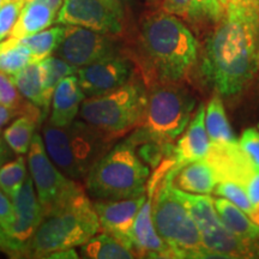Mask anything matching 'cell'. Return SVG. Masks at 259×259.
<instances>
[{
  "instance_id": "6da1fadb",
  "label": "cell",
  "mask_w": 259,
  "mask_h": 259,
  "mask_svg": "<svg viewBox=\"0 0 259 259\" xmlns=\"http://www.w3.org/2000/svg\"><path fill=\"white\" fill-rule=\"evenodd\" d=\"M199 69L221 96L247 87L259 70V3L227 2L222 19L206 34Z\"/></svg>"
},
{
  "instance_id": "7a4b0ae2",
  "label": "cell",
  "mask_w": 259,
  "mask_h": 259,
  "mask_svg": "<svg viewBox=\"0 0 259 259\" xmlns=\"http://www.w3.org/2000/svg\"><path fill=\"white\" fill-rule=\"evenodd\" d=\"M126 47L147 87L155 82L185 83L199 63V42L194 32L161 9L142 16Z\"/></svg>"
},
{
  "instance_id": "3957f363",
  "label": "cell",
  "mask_w": 259,
  "mask_h": 259,
  "mask_svg": "<svg viewBox=\"0 0 259 259\" xmlns=\"http://www.w3.org/2000/svg\"><path fill=\"white\" fill-rule=\"evenodd\" d=\"M148 105V88L139 71L118 89L87 97L79 119L114 143L143 124Z\"/></svg>"
},
{
  "instance_id": "277c9868",
  "label": "cell",
  "mask_w": 259,
  "mask_h": 259,
  "mask_svg": "<svg viewBox=\"0 0 259 259\" xmlns=\"http://www.w3.org/2000/svg\"><path fill=\"white\" fill-rule=\"evenodd\" d=\"M100 229L101 226L94 203L84 191L54 212L45 216L28 244L25 255L47 258L53 252L82 246Z\"/></svg>"
},
{
  "instance_id": "5b68a950",
  "label": "cell",
  "mask_w": 259,
  "mask_h": 259,
  "mask_svg": "<svg viewBox=\"0 0 259 259\" xmlns=\"http://www.w3.org/2000/svg\"><path fill=\"white\" fill-rule=\"evenodd\" d=\"M42 136L53 163L65 176L80 183L114 144L80 119L69 127H57L47 121Z\"/></svg>"
},
{
  "instance_id": "8992f818",
  "label": "cell",
  "mask_w": 259,
  "mask_h": 259,
  "mask_svg": "<svg viewBox=\"0 0 259 259\" xmlns=\"http://www.w3.org/2000/svg\"><path fill=\"white\" fill-rule=\"evenodd\" d=\"M147 88L144 121L128 138L135 144L147 141L171 144L189 126L196 99L184 82H155Z\"/></svg>"
},
{
  "instance_id": "52a82bcc",
  "label": "cell",
  "mask_w": 259,
  "mask_h": 259,
  "mask_svg": "<svg viewBox=\"0 0 259 259\" xmlns=\"http://www.w3.org/2000/svg\"><path fill=\"white\" fill-rule=\"evenodd\" d=\"M147 192L153 197L155 227L176 258H209L198 227L177 196L170 171L158 181L149 180Z\"/></svg>"
},
{
  "instance_id": "ba28073f",
  "label": "cell",
  "mask_w": 259,
  "mask_h": 259,
  "mask_svg": "<svg viewBox=\"0 0 259 259\" xmlns=\"http://www.w3.org/2000/svg\"><path fill=\"white\" fill-rule=\"evenodd\" d=\"M150 168L138 156L136 144L127 138L101 158L84 181L96 200L135 198L147 192Z\"/></svg>"
},
{
  "instance_id": "9c48e42d",
  "label": "cell",
  "mask_w": 259,
  "mask_h": 259,
  "mask_svg": "<svg viewBox=\"0 0 259 259\" xmlns=\"http://www.w3.org/2000/svg\"><path fill=\"white\" fill-rule=\"evenodd\" d=\"M27 161L45 216L54 212L87 190L80 181L70 179L53 163L38 134H35L32 138Z\"/></svg>"
},
{
  "instance_id": "30bf717a",
  "label": "cell",
  "mask_w": 259,
  "mask_h": 259,
  "mask_svg": "<svg viewBox=\"0 0 259 259\" xmlns=\"http://www.w3.org/2000/svg\"><path fill=\"white\" fill-rule=\"evenodd\" d=\"M126 48V41L119 36L78 25H66L65 36L57 54L79 69L121 53Z\"/></svg>"
},
{
  "instance_id": "8fae6325",
  "label": "cell",
  "mask_w": 259,
  "mask_h": 259,
  "mask_svg": "<svg viewBox=\"0 0 259 259\" xmlns=\"http://www.w3.org/2000/svg\"><path fill=\"white\" fill-rule=\"evenodd\" d=\"M57 23L78 25L105 34L124 38L128 37V30L115 12L105 0H64Z\"/></svg>"
},
{
  "instance_id": "7c38bea8",
  "label": "cell",
  "mask_w": 259,
  "mask_h": 259,
  "mask_svg": "<svg viewBox=\"0 0 259 259\" xmlns=\"http://www.w3.org/2000/svg\"><path fill=\"white\" fill-rule=\"evenodd\" d=\"M137 70L126 48L121 53L79 67L77 77L85 97H92L118 89L131 79Z\"/></svg>"
},
{
  "instance_id": "4fadbf2b",
  "label": "cell",
  "mask_w": 259,
  "mask_h": 259,
  "mask_svg": "<svg viewBox=\"0 0 259 259\" xmlns=\"http://www.w3.org/2000/svg\"><path fill=\"white\" fill-rule=\"evenodd\" d=\"M148 193L135 198L100 199L94 203L103 232L121 241L135 253L134 226ZM137 258V257H136Z\"/></svg>"
},
{
  "instance_id": "5bb4252c",
  "label": "cell",
  "mask_w": 259,
  "mask_h": 259,
  "mask_svg": "<svg viewBox=\"0 0 259 259\" xmlns=\"http://www.w3.org/2000/svg\"><path fill=\"white\" fill-rule=\"evenodd\" d=\"M34 186L31 177H28L17 196L12 199L15 205V222L8 235L19 245L23 255L27 253L28 244L45 218L44 209Z\"/></svg>"
},
{
  "instance_id": "9a60e30c",
  "label": "cell",
  "mask_w": 259,
  "mask_h": 259,
  "mask_svg": "<svg viewBox=\"0 0 259 259\" xmlns=\"http://www.w3.org/2000/svg\"><path fill=\"white\" fill-rule=\"evenodd\" d=\"M161 10L177 16L194 34H208L226 11L222 0H162Z\"/></svg>"
},
{
  "instance_id": "2e32d148",
  "label": "cell",
  "mask_w": 259,
  "mask_h": 259,
  "mask_svg": "<svg viewBox=\"0 0 259 259\" xmlns=\"http://www.w3.org/2000/svg\"><path fill=\"white\" fill-rule=\"evenodd\" d=\"M210 145L211 141L205 127V106L202 103L187 128L183 132L177 145L173 148V166L170 167V170L176 173L186 164L204 160L208 156Z\"/></svg>"
},
{
  "instance_id": "e0dca14e",
  "label": "cell",
  "mask_w": 259,
  "mask_h": 259,
  "mask_svg": "<svg viewBox=\"0 0 259 259\" xmlns=\"http://www.w3.org/2000/svg\"><path fill=\"white\" fill-rule=\"evenodd\" d=\"M205 160L211 164L215 170L219 183L234 181L245 187L250 178L257 170L239 143H211Z\"/></svg>"
},
{
  "instance_id": "ac0fdd59",
  "label": "cell",
  "mask_w": 259,
  "mask_h": 259,
  "mask_svg": "<svg viewBox=\"0 0 259 259\" xmlns=\"http://www.w3.org/2000/svg\"><path fill=\"white\" fill-rule=\"evenodd\" d=\"M148 193V192H147ZM135 254L137 258H176L173 251L158 234L153 219V197L148 193L147 199L134 226Z\"/></svg>"
},
{
  "instance_id": "d6986e66",
  "label": "cell",
  "mask_w": 259,
  "mask_h": 259,
  "mask_svg": "<svg viewBox=\"0 0 259 259\" xmlns=\"http://www.w3.org/2000/svg\"><path fill=\"white\" fill-rule=\"evenodd\" d=\"M85 94L76 74L67 76L58 84L52 97V109L48 122L57 127H69L79 114Z\"/></svg>"
},
{
  "instance_id": "ffe728a7",
  "label": "cell",
  "mask_w": 259,
  "mask_h": 259,
  "mask_svg": "<svg viewBox=\"0 0 259 259\" xmlns=\"http://www.w3.org/2000/svg\"><path fill=\"white\" fill-rule=\"evenodd\" d=\"M169 171L173 176V185L184 192L211 194L219 184L215 170L205 158L186 164L176 173Z\"/></svg>"
},
{
  "instance_id": "44dd1931",
  "label": "cell",
  "mask_w": 259,
  "mask_h": 259,
  "mask_svg": "<svg viewBox=\"0 0 259 259\" xmlns=\"http://www.w3.org/2000/svg\"><path fill=\"white\" fill-rule=\"evenodd\" d=\"M57 16L58 14L37 0L25 3L17 22L10 32V37L21 38L37 34L50 28L54 21H57Z\"/></svg>"
},
{
  "instance_id": "7402d4cb",
  "label": "cell",
  "mask_w": 259,
  "mask_h": 259,
  "mask_svg": "<svg viewBox=\"0 0 259 259\" xmlns=\"http://www.w3.org/2000/svg\"><path fill=\"white\" fill-rule=\"evenodd\" d=\"M213 204L223 225L229 231L245 240L259 242V226L240 208L223 197L213 198Z\"/></svg>"
},
{
  "instance_id": "603a6c76",
  "label": "cell",
  "mask_w": 259,
  "mask_h": 259,
  "mask_svg": "<svg viewBox=\"0 0 259 259\" xmlns=\"http://www.w3.org/2000/svg\"><path fill=\"white\" fill-rule=\"evenodd\" d=\"M11 77L24 99L41 108L44 116H46L50 105L47 103L46 96H45L44 72H42L40 61L28 65L27 67Z\"/></svg>"
},
{
  "instance_id": "cb8c5ba5",
  "label": "cell",
  "mask_w": 259,
  "mask_h": 259,
  "mask_svg": "<svg viewBox=\"0 0 259 259\" xmlns=\"http://www.w3.org/2000/svg\"><path fill=\"white\" fill-rule=\"evenodd\" d=\"M205 127L213 144L239 143L227 118L225 106L219 94L213 95L205 107Z\"/></svg>"
},
{
  "instance_id": "d4e9b609",
  "label": "cell",
  "mask_w": 259,
  "mask_h": 259,
  "mask_svg": "<svg viewBox=\"0 0 259 259\" xmlns=\"http://www.w3.org/2000/svg\"><path fill=\"white\" fill-rule=\"evenodd\" d=\"M80 257L87 259H130L136 254L114 236L103 232L80 246Z\"/></svg>"
},
{
  "instance_id": "484cf974",
  "label": "cell",
  "mask_w": 259,
  "mask_h": 259,
  "mask_svg": "<svg viewBox=\"0 0 259 259\" xmlns=\"http://www.w3.org/2000/svg\"><path fill=\"white\" fill-rule=\"evenodd\" d=\"M42 121H44V118L41 115H19L11 125L5 128L4 135H3L5 143L16 154H27L35 136V130Z\"/></svg>"
},
{
  "instance_id": "4316f807",
  "label": "cell",
  "mask_w": 259,
  "mask_h": 259,
  "mask_svg": "<svg viewBox=\"0 0 259 259\" xmlns=\"http://www.w3.org/2000/svg\"><path fill=\"white\" fill-rule=\"evenodd\" d=\"M36 61L38 60L32 52L19 44L17 38L9 37L0 42V72L14 76Z\"/></svg>"
},
{
  "instance_id": "83f0119b",
  "label": "cell",
  "mask_w": 259,
  "mask_h": 259,
  "mask_svg": "<svg viewBox=\"0 0 259 259\" xmlns=\"http://www.w3.org/2000/svg\"><path fill=\"white\" fill-rule=\"evenodd\" d=\"M65 31H66V25L64 27L58 25L54 28L45 29V30L30 35V36L17 38V41L27 46L36 57V59L41 61L51 57L52 53L57 52L65 36Z\"/></svg>"
},
{
  "instance_id": "f1b7e54d",
  "label": "cell",
  "mask_w": 259,
  "mask_h": 259,
  "mask_svg": "<svg viewBox=\"0 0 259 259\" xmlns=\"http://www.w3.org/2000/svg\"><path fill=\"white\" fill-rule=\"evenodd\" d=\"M42 72H44V83H45V96L48 105H51L53 93L57 85L63 80L65 77L77 74L78 67L73 66L66 60L61 59L60 57H48L46 59L41 60Z\"/></svg>"
},
{
  "instance_id": "f546056e",
  "label": "cell",
  "mask_w": 259,
  "mask_h": 259,
  "mask_svg": "<svg viewBox=\"0 0 259 259\" xmlns=\"http://www.w3.org/2000/svg\"><path fill=\"white\" fill-rule=\"evenodd\" d=\"M213 193L216 196L231 200L259 226V206L253 204L248 197L247 191L240 184L234 183V181H221L215 187Z\"/></svg>"
},
{
  "instance_id": "4dcf8cb0",
  "label": "cell",
  "mask_w": 259,
  "mask_h": 259,
  "mask_svg": "<svg viewBox=\"0 0 259 259\" xmlns=\"http://www.w3.org/2000/svg\"><path fill=\"white\" fill-rule=\"evenodd\" d=\"M25 158L19 156L0 167V189L9 198L14 199L27 180Z\"/></svg>"
},
{
  "instance_id": "1f68e13d",
  "label": "cell",
  "mask_w": 259,
  "mask_h": 259,
  "mask_svg": "<svg viewBox=\"0 0 259 259\" xmlns=\"http://www.w3.org/2000/svg\"><path fill=\"white\" fill-rule=\"evenodd\" d=\"M24 5V3H5L0 8V42L10 36Z\"/></svg>"
},
{
  "instance_id": "d6a6232c",
  "label": "cell",
  "mask_w": 259,
  "mask_h": 259,
  "mask_svg": "<svg viewBox=\"0 0 259 259\" xmlns=\"http://www.w3.org/2000/svg\"><path fill=\"white\" fill-rule=\"evenodd\" d=\"M239 144L255 169L259 171V130L257 131L252 127L246 128L241 134Z\"/></svg>"
},
{
  "instance_id": "836d02e7",
  "label": "cell",
  "mask_w": 259,
  "mask_h": 259,
  "mask_svg": "<svg viewBox=\"0 0 259 259\" xmlns=\"http://www.w3.org/2000/svg\"><path fill=\"white\" fill-rule=\"evenodd\" d=\"M15 222V205L11 198L0 189V228L6 234L10 232Z\"/></svg>"
},
{
  "instance_id": "e575fe53",
  "label": "cell",
  "mask_w": 259,
  "mask_h": 259,
  "mask_svg": "<svg viewBox=\"0 0 259 259\" xmlns=\"http://www.w3.org/2000/svg\"><path fill=\"white\" fill-rule=\"evenodd\" d=\"M105 2L115 12V15L121 19L122 23L126 25L130 36V34H131L130 22H131L132 14H134V0H105Z\"/></svg>"
},
{
  "instance_id": "d590c367",
  "label": "cell",
  "mask_w": 259,
  "mask_h": 259,
  "mask_svg": "<svg viewBox=\"0 0 259 259\" xmlns=\"http://www.w3.org/2000/svg\"><path fill=\"white\" fill-rule=\"evenodd\" d=\"M0 251L15 255V257L23 255V251L19 247V245L16 244L2 228H0Z\"/></svg>"
},
{
  "instance_id": "8d00e7d4",
  "label": "cell",
  "mask_w": 259,
  "mask_h": 259,
  "mask_svg": "<svg viewBox=\"0 0 259 259\" xmlns=\"http://www.w3.org/2000/svg\"><path fill=\"white\" fill-rule=\"evenodd\" d=\"M246 191H247L248 197L253 202V204L259 206V171L255 170L253 176L250 178L245 186Z\"/></svg>"
},
{
  "instance_id": "74e56055",
  "label": "cell",
  "mask_w": 259,
  "mask_h": 259,
  "mask_svg": "<svg viewBox=\"0 0 259 259\" xmlns=\"http://www.w3.org/2000/svg\"><path fill=\"white\" fill-rule=\"evenodd\" d=\"M16 116H19V113L17 111L9 108V107L0 103V130L8 125Z\"/></svg>"
},
{
  "instance_id": "f35d334b",
  "label": "cell",
  "mask_w": 259,
  "mask_h": 259,
  "mask_svg": "<svg viewBox=\"0 0 259 259\" xmlns=\"http://www.w3.org/2000/svg\"><path fill=\"white\" fill-rule=\"evenodd\" d=\"M37 2L47 5L48 8H50L52 11L56 12V14H59L61 6L64 4V0H37Z\"/></svg>"
},
{
  "instance_id": "ab89813d",
  "label": "cell",
  "mask_w": 259,
  "mask_h": 259,
  "mask_svg": "<svg viewBox=\"0 0 259 259\" xmlns=\"http://www.w3.org/2000/svg\"><path fill=\"white\" fill-rule=\"evenodd\" d=\"M145 4L151 9H160L162 0H144Z\"/></svg>"
},
{
  "instance_id": "60d3db41",
  "label": "cell",
  "mask_w": 259,
  "mask_h": 259,
  "mask_svg": "<svg viewBox=\"0 0 259 259\" xmlns=\"http://www.w3.org/2000/svg\"><path fill=\"white\" fill-rule=\"evenodd\" d=\"M5 154H6V151H5L4 143H3V139H2V137H0V163H2L3 160H4Z\"/></svg>"
},
{
  "instance_id": "b9f144b4",
  "label": "cell",
  "mask_w": 259,
  "mask_h": 259,
  "mask_svg": "<svg viewBox=\"0 0 259 259\" xmlns=\"http://www.w3.org/2000/svg\"><path fill=\"white\" fill-rule=\"evenodd\" d=\"M5 3H27V0H4V4Z\"/></svg>"
},
{
  "instance_id": "7bdbcfd3",
  "label": "cell",
  "mask_w": 259,
  "mask_h": 259,
  "mask_svg": "<svg viewBox=\"0 0 259 259\" xmlns=\"http://www.w3.org/2000/svg\"><path fill=\"white\" fill-rule=\"evenodd\" d=\"M227 2H228V0H226V4H227ZM244 2H255V3H259V0H244Z\"/></svg>"
},
{
  "instance_id": "ee69618b",
  "label": "cell",
  "mask_w": 259,
  "mask_h": 259,
  "mask_svg": "<svg viewBox=\"0 0 259 259\" xmlns=\"http://www.w3.org/2000/svg\"><path fill=\"white\" fill-rule=\"evenodd\" d=\"M3 5H4V0H0V8H2Z\"/></svg>"
},
{
  "instance_id": "f6af8a7d",
  "label": "cell",
  "mask_w": 259,
  "mask_h": 259,
  "mask_svg": "<svg viewBox=\"0 0 259 259\" xmlns=\"http://www.w3.org/2000/svg\"><path fill=\"white\" fill-rule=\"evenodd\" d=\"M222 3H223V4H225V5H226V0H222Z\"/></svg>"
},
{
  "instance_id": "bcb514c9",
  "label": "cell",
  "mask_w": 259,
  "mask_h": 259,
  "mask_svg": "<svg viewBox=\"0 0 259 259\" xmlns=\"http://www.w3.org/2000/svg\"><path fill=\"white\" fill-rule=\"evenodd\" d=\"M28 2H32V0H27V3H28Z\"/></svg>"
},
{
  "instance_id": "7dc6e473",
  "label": "cell",
  "mask_w": 259,
  "mask_h": 259,
  "mask_svg": "<svg viewBox=\"0 0 259 259\" xmlns=\"http://www.w3.org/2000/svg\"><path fill=\"white\" fill-rule=\"evenodd\" d=\"M258 130H259V125H258Z\"/></svg>"
}]
</instances>
